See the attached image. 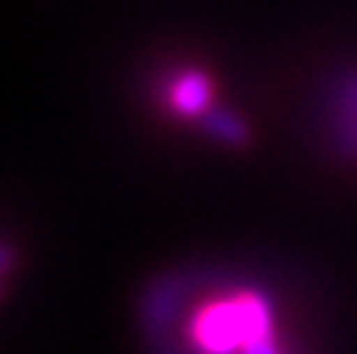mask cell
Wrapping results in <instances>:
<instances>
[{
	"instance_id": "obj_2",
	"label": "cell",
	"mask_w": 357,
	"mask_h": 354,
	"mask_svg": "<svg viewBox=\"0 0 357 354\" xmlns=\"http://www.w3.org/2000/svg\"><path fill=\"white\" fill-rule=\"evenodd\" d=\"M207 125H210V132H213V135H220L222 141H229V144H245L248 141L245 125H238L235 119H229V116H213Z\"/></svg>"
},
{
	"instance_id": "obj_1",
	"label": "cell",
	"mask_w": 357,
	"mask_h": 354,
	"mask_svg": "<svg viewBox=\"0 0 357 354\" xmlns=\"http://www.w3.org/2000/svg\"><path fill=\"white\" fill-rule=\"evenodd\" d=\"M210 94H213V85L204 72H182L173 79L167 91V104L173 107L178 116H197L210 107Z\"/></svg>"
}]
</instances>
